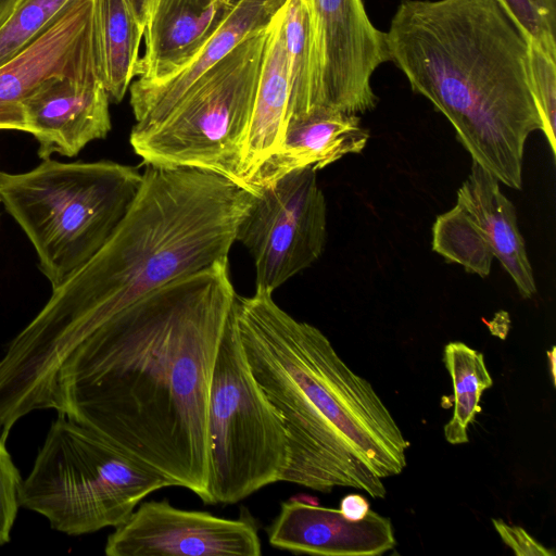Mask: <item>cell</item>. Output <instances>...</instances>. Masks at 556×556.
<instances>
[{"label":"cell","instance_id":"obj_1","mask_svg":"<svg viewBox=\"0 0 556 556\" xmlns=\"http://www.w3.org/2000/svg\"><path fill=\"white\" fill-rule=\"evenodd\" d=\"M235 296L228 258L143 295L65 358L51 408L207 503L210 386Z\"/></svg>","mask_w":556,"mask_h":556},{"label":"cell","instance_id":"obj_2","mask_svg":"<svg viewBox=\"0 0 556 556\" xmlns=\"http://www.w3.org/2000/svg\"><path fill=\"white\" fill-rule=\"evenodd\" d=\"M252 192L192 168L147 166L103 247L58 287L0 359V390L50 407L59 368L110 317L164 285L228 258Z\"/></svg>","mask_w":556,"mask_h":556},{"label":"cell","instance_id":"obj_3","mask_svg":"<svg viewBox=\"0 0 556 556\" xmlns=\"http://www.w3.org/2000/svg\"><path fill=\"white\" fill-rule=\"evenodd\" d=\"M269 290L236 294L230 315L249 367L281 417L289 459L281 481L377 498L407 465L409 442L382 399L315 326L283 311Z\"/></svg>","mask_w":556,"mask_h":556},{"label":"cell","instance_id":"obj_4","mask_svg":"<svg viewBox=\"0 0 556 556\" xmlns=\"http://www.w3.org/2000/svg\"><path fill=\"white\" fill-rule=\"evenodd\" d=\"M390 61L452 124L472 162L522 187L528 137L542 130L529 79L530 38L502 0H404Z\"/></svg>","mask_w":556,"mask_h":556},{"label":"cell","instance_id":"obj_5","mask_svg":"<svg viewBox=\"0 0 556 556\" xmlns=\"http://www.w3.org/2000/svg\"><path fill=\"white\" fill-rule=\"evenodd\" d=\"M141 181L138 168L113 161L47 159L25 173L0 172V202L31 242L54 288L109 240Z\"/></svg>","mask_w":556,"mask_h":556},{"label":"cell","instance_id":"obj_6","mask_svg":"<svg viewBox=\"0 0 556 556\" xmlns=\"http://www.w3.org/2000/svg\"><path fill=\"white\" fill-rule=\"evenodd\" d=\"M174 483L92 430L59 415L18 490L20 506L56 531L81 535L125 522L149 494Z\"/></svg>","mask_w":556,"mask_h":556},{"label":"cell","instance_id":"obj_7","mask_svg":"<svg viewBox=\"0 0 556 556\" xmlns=\"http://www.w3.org/2000/svg\"><path fill=\"white\" fill-rule=\"evenodd\" d=\"M269 30L241 41L192 83L160 121L132 127L129 142L147 166L198 169L247 188L243 153Z\"/></svg>","mask_w":556,"mask_h":556},{"label":"cell","instance_id":"obj_8","mask_svg":"<svg viewBox=\"0 0 556 556\" xmlns=\"http://www.w3.org/2000/svg\"><path fill=\"white\" fill-rule=\"evenodd\" d=\"M207 433L208 504H235L281 481L287 433L251 372L230 313L212 371Z\"/></svg>","mask_w":556,"mask_h":556},{"label":"cell","instance_id":"obj_9","mask_svg":"<svg viewBox=\"0 0 556 556\" xmlns=\"http://www.w3.org/2000/svg\"><path fill=\"white\" fill-rule=\"evenodd\" d=\"M312 167L252 192L236 241L249 251L256 288L274 292L315 263L327 239V204Z\"/></svg>","mask_w":556,"mask_h":556},{"label":"cell","instance_id":"obj_10","mask_svg":"<svg viewBox=\"0 0 556 556\" xmlns=\"http://www.w3.org/2000/svg\"><path fill=\"white\" fill-rule=\"evenodd\" d=\"M317 60L320 106L348 114L374 110L376 70L390 61L386 31L369 20L363 0H306Z\"/></svg>","mask_w":556,"mask_h":556},{"label":"cell","instance_id":"obj_11","mask_svg":"<svg viewBox=\"0 0 556 556\" xmlns=\"http://www.w3.org/2000/svg\"><path fill=\"white\" fill-rule=\"evenodd\" d=\"M108 556H260L255 522L186 510L167 501L139 504L106 540Z\"/></svg>","mask_w":556,"mask_h":556},{"label":"cell","instance_id":"obj_12","mask_svg":"<svg viewBox=\"0 0 556 556\" xmlns=\"http://www.w3.org/2000/svg\"><path fill=\"white\" fill-rule=\"evenodd\" d=\"M96 75L91 0H75L47 31L0 66V129L25 131V101L48 80Z\"/></svg>","mask_w":556,"mask_h":556},{"label":"cell","instance_id":"obj_13","mask_svg":"<svg viewBox=\"0 0 556 556\" xmlns=\"http://www.w3.org/2000/svg\"><path fill=\"white\" fill-rule=\"evenodd\" d=\"M110 97L99 76L53 78L24 104L25 131L38 142V156L77 155L111 130Z\"/></svg>","mask_w":556,"mask_h":556},{"label":"cell","instance_id":"obj_14","mask_svg":"<svg viewBox=\"0 0 556 556\" xmlns=\"http://www.w3.org/2000/svg\"><path fill=\"white\" fill-rule=\"evenodd\" d=\"M267 536L275 548L323 556H379L396 544L391 519L374 510L352 521L339 509L290 498L281 503Z\"/></svg>","mask_w":556,"mask_h":556},{"label":"cell","instance_id":"obj_15","mask_svg":"<svg viewBox=\"0 0 556 556\" xmlns=\"http://www.w3.org/2000/svg\"><path fill=\"white\" fill-rule=\"evenodd\" d=\"M236 0H156L144 27L139 60L141 85L162 83L179 72L223 24Z\"/></svg>","mask_w":556,"mask_h":556},{"label":"cell","instance_id":"obj_16","mask_svg":"<svg viewBox=\"0 0 556 556\" xmlns=\"http://www.w3.org/2000/svg\"><path fill=\"white\" fill-rule=\"evenodd\" d=\"M357 115L318 106L287 121L279 149L249 181L250 191L306 167L321 169L348 154L361 153L369 139Z\"/></svg>","mask_w":556,"mask_h":556},{"label":"cell","instance_id":"obj_17","mask_svg":"<svg viewBox=\"0 0 556 556\" xmlns=\"http://www.w3.org/2000/svg\"><path fill=\"white\" fill-rule=\"evenodd\" d=\"M287 0H236L231 11L202 49L168 79L129 88L134 127L142 128L160 121L178 98L202 74L224 59L241 41L270 27Z\"/></svg>","mask_w":556,"mask_h":556},{"label":"cell","instance_id":"obj_18","mask_svg":"<svg viewBox=\"0 0 556 556\" xmlns=\"http://www.w3.org/2000/svg\"><path fill=\"white\" fill-rule=\"evenodd\" d=\"M515 282L530 299L536 285L513 202L502 192L500 181L472 162L467 179L457 191V202Z\"/></svg>","mask_w":556,"mask_h":556},{"label":"cell","instance_id":"obj_19","mask_svg":"<svg viewBox=\"0 0 556 556\" xmlns=\"http://www.w3.org/2000/svg\"><path fill=\"white\" fill-rule=\"evenodd\" d=\"M285 8L286 4L270 26L243 153L242 178L249 190V181L281 146L286 129L289 80L283 33Z\"/></svg>","mask_w":556,"mask_h":556},{"label":"cell","instance_id":"obj_20","mask_svg":"<svg viewBox=\"0 0 556 556\" xmlns=\"http://www.w3.org/2000/svg\"><path fill=\"white\" fill-rule=\"evenodd\" d=\"M92 35L100 79L110 100H123L139 71L144 29L125 0H91Z\"/></svg>","mask_w":556,"mask_h":556},{"label":"cell","instance_id":"obj_21","mask_svg":"<svg viewBox=\"0 0 556 556\" xmlns=\"http://www.w3.org/2000/svg\"><path fill=\"white\" fill-rule=\"evenodd\" d=\"M283 33L289 80L288 121L320 106L319 75L306 0H287Z\"/></svg>","mask_w":556,"mask_h":556},{"label":"cell","instance_id":"obj_22","mask_svg":"<svg viewBox=\"0 0 556 556\" xmlns=\"http://www.w3.org/2000/svg\"><path fill=\"white\" fill-rule=\"evenodd\" d=\"M443 363L454 392L453 414L443 428L444 438L450 444H464L469 441V426L481 410V395L492 387L493 379L483 354L459 341L444 346Z\"/></svg>","mask_w":556,"mask_h":556},{"label":"cell","instance_id":"obj_23","mask_svg":"<svg viewBox=\"0 0 556 556\" xmlns=\"http://www.w3.org/2000/svg\"><path fill=\"white\" fill-rule=\"evenodd\" d=\"M432 250L468 273L489 276L494 258L465 211L456 204L439 215L432 227Z\"/></svg>","mask_w":556,"mask_h":556},{"label":"cell","instance_id":"obj_24","mask_svg":"<svg viewBox=\"0 0 556 556\" xmlns=\"http://www.w3.org/2000/svg\"><path fill=\"white\" fill-rule=\"evenodd\" d=\"M75 0H23L0 25V66L47 31Z\"/></svg>","mask_w":556,"mask_h":556},{"label":"cell","instance_id":"obj_25","mask_svg":"<svg viewBox=\"0 0 556 556\" xmlns=\"http://www.w3.org/2000/svg\"><path fill=\"white\" fill-rule=\"evenodd\" d=\"M529 79L542 132L556 155V52L536 42L529 43Z\"/></svg>","mask_w":556,"mask_h":556},{"label":"cell","instance_id":"obj_26","mask_svg":"<svg viewBox=\"0 0 556 556\" xmlns=\"http://www.w3.org/2000/svg\"><path fill=\"white\" fill-rule=\"evenodd\" d=\"M530 40L556 52V0H502Z\"/></svg>","mask_w":556,"mask_h":556},{"label":"cell","instance_id":"obj_27","mask_svg":"<svg viewBox=\"0 0 556 556\" xmlns=\"http://www.w3.org/2000/svg\"><path fill=\"white\" fill-rule=\"evenodd\" d=\"M0 438V545L10 541L18 509L22 478Z\"/></svg>","mask_w":556,"mask_h":556},{"label":"cell","instance_id":"obj_28","mask_svg":"<svg viewBox=\"0 0 556 556\" xmlns=\"http://www.w3.org/2000/svg\"><path fill=\"white\" fill-rule=\"evenodd\" d=\"M492 523L502 541L518 556H554L555 552L548 549L535 540L523 528L509 525L502 519H492Z\"/></svg>","mask_w":556,"mask_h":556},{"label":"cell","instance_id":"obj_29","mask_svg":"<svg viewBox=\"0 0 556 556\" xmlns=\"http://www.w3.org/2000/svg\"><path fill=\"white\" fill-rule=\"evenodd\" d=\"M339 510L349 520L358 521L367 515L369 503L363 495L352 493L341 500Z\"/></svg>","mask_w":556,"mask_h":556},{"label":"cell","instance_id":"obj_30","mask_svg":"<svg viewBox=\"0 0 556 556\" xmlns=\"http://www.w3.org/2000/svg\"><path fill=\"white\" fill-rule=\"evenodd\" d=\"M138 24L144 29L156 0H125Z\"/></svg>","mask_w":556,"mask_h":556},{"label":"cell","instance_id":"obj_31","mask_svg":"<svg viewBox=\"0 0 556 556\" xmlns=\"http://www.w3.org/2000/svg\"><path fill=\"white\" fill-rule=\"evenodd\" d=\"M23 0H0V25L12 14Z\"/></svg>","mask_w":556,"mask_h":556},{"label":"cell","instance_id":"obj_32","mask_svg":"<svg viewBox=\"0 0 556 556\" xmlns=\"http://www.w3.org/2000/svg\"><path fill=\"white\" fill-rule=\"evenodd\" d=\"M290 500L311 505H319V500L317 497L307 494H298L295 496L290 497Z\"/></svg>","mask_w":556,"mask_h":556},{"label":"cell","instance_id":"obj_33","mask_svg":"<svg viewBox=\"0 0 556 556\" xmlns=\"http://www.w3.org/2000/svg\"><path fill=\"white\" fill-rule=\"evenodd\" d=\"M546 354H547V361L549 363V370H551L553 384L555 386V346H553L551 351H547Z\"/></svg>","mask_w":556,"mask_h":556}]
</instances>
